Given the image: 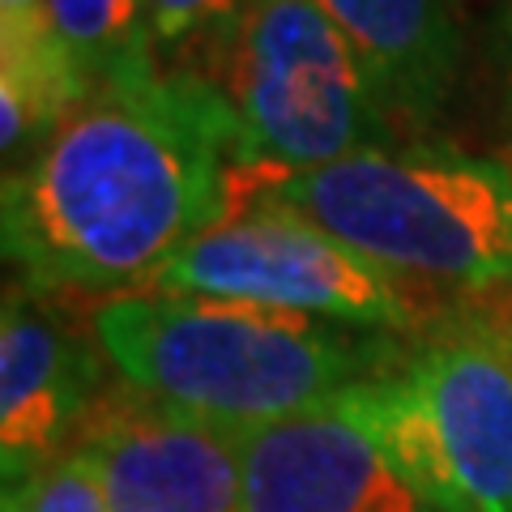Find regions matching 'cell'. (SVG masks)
<instances>
[{
  "label": "cell",
  "instance_id": "cell-14",
  "mask_svg": "<svg viewBox=\"0 0 512 512\" xmlns=\"http://www.w3.org/2000/svg\"><path fill=\"white\" fill-rule=\"evenodd\" d=\"M487 69H491L495 94H500V111L508 120V133H512V0L495 9V18H491V30H487Z\"/></svg>",
  "mask_w": 512,
  "mask_h": 512
},
{
  "label": "cell",
  "instance_id": "cell-2",
  "mask_svg": "<svg viewBox=\"0 0 512 512\" xmlns=\"http://www.w3.org/2000/svg\"><path fill=\"white\" fill-rule=\"evenodd\" d=\"M90 329L133 389L231 431L329 406L393 363L355 325L141 286L111 295Z\"/></svg>",
  "mask_w": 512,
  "mask_h": 512
},
{
  "label": "cell",
  "instance_id": "cell-13",
  "mask_svg": "<svg viewBox=\"0 0 512 512\" xmlns=\"http://www.w3.org/2000/svg\"><path fill=\"white\" fill-rule=\"evenodd\" d=\"M244 9L248 0H150L154 52H175V47L205 52Z\"/></svg>",
  "mask_w": 512,
  "mask_h": 512
},
{
  "label": "cell",
  "instance_id": "cell-7",
  "mask_svg": "<svg viewBox=\"0 0 512 512\" xmlns=\"http://www.w3.org/2000/svg\"><path fill=\"white\" fill-rule=\"evenodd\" d=\"M111 512H248L239 431L133 389L94 402L73 440Z\"/></svg>",
  "mask_w": 512,
  "mask_h": 512
},
{
  "label": "cell",
  "instance_id": "cell-1",
  "mask_svg": "<svg viewBox=\"0 0 512 512\" xmlns=\"http://www.w3.org/2000/svg\"><path fill=\"white\" fill-rule=\"evenodd\" d=\"M235 120L197 69L124 64L5 175V256L39 291L146 286L227 214Z\"/></svg>",
  "mask_w": 512,
  "mask_h": 512
},
{
  "label": "cell",
  "instance_id": "cell-11",
  "mask_svg": "<svg viewBox=\"0 0 512 512\" xmlns=\"http://www.w3.org/2000/svg\"><path fill=\"white\" fill-rule=\"evenodd\" d=\"M52 30L90 82L124 64L154 60L150 0H47Z\"/></svg>",
  "mask_w": 512,
  "mask_h": 512
},
{
  "label": "cell",
  "instance_id": "cell-9",
  "mask_svg": "<svg viewBox=\"0 0 512 512\" xmlns=\"http://www.w3.org/2000/svg\"><path fill=\"white\" fill-rule=\"evenodd\" d=\"M99 380L82 333L39 308L26 291H9L0 320V457L5 487L52 461L64 436L90 414Z\"/></svg>",
  "mask_w": 512,
  "mask_h": 512
},
{
  "label": "cell",
  "instance_id": "cell-15",
  "mask_svg": "<svg viewBox=\"0 0 512 512\" xmlns=\"http://www.w3.org/2000/svg\"><path fill=\"white\" fill-rule=\"evenodd\" d=\"M504 5H508V0H504Z\"/></svg>",
  "mask_w": 512,
  "mask_h": 512
},
{
  "label": "cell",
  "instance_id": "cell-8",
  "mask_svg": "<svg viewBox=\"0 0 512 512\" xmlns=\"http://www.w3.org/2000/svg\"><path fill=\"white\" fill-rule=\"evenodd\" d=\"M239 457L248 512H427L338 402L239 431Z\"/></svg>",
  "mask_w": 512,
  "mask_h": 512
},
{
  "label": "cell",
  "instance_id": "cell-4",
  "mask_svg": "<svg viewBox=\"0 0 512 512\" xmlns=\"http://www.w3.org/2000/svg\"><path fill=\"white\" fill-rule=\"evenodd\" d=\"M197 73L231 107L235 167L308 171L389 141V107L316 0H248Z\"/></svg>",
  "mask_w": 512,
  "mask_h": 512
},
{
  "label": "cell",
  "instance_id": "cell-5",
  "mask_svg": "<svg viewBox=\"0 0 512 512\" xmlns=\"http://www.w3.org/2000/svg\"><path fill=\"white\" fill-rule=\"evenodd\" d=\"M427 512H512V338H431L333 397Z\"/></svg>",
  "mask_w": 512,
  "mask_h": 512
},
{
  "label": "cell",
  "instance_id": "cell-3",
  "mask_svg": "<svg viewBox=\"0 0 512 512\" xmlns=\"http://www.w3.org/2000/svg\"><path fill=\"white\" fill-rule=\"evenodd\" d=\"M235 201L286 205L389 274L453 286L512 282V167L500 158L380 146L308 171L231 167Z\"/></svg>",
  "mask_w": 512,
  "mask_h": 512
},
{
  "label": "cell",
  "instance_id": "cell-10",
  "mask_svg": "<svg viewBox=\"0 0 512 512\" xmlns=\"http://www.w3.org/2000/svg\"><path fill=\"white\" fill-rule=\"evenodd\" d=\"M359 52L389 116L423 124L461 73L466 0H316Z\"/></svg>",
  "mask_w": 512,
  "mask_h": 512
},
{
  "label": "cell",
  "instance_id": "cell-12",
  "mask_svg": "<svg viewBox=\"0 0 512 512\" xmlns=\"http://www.w3.org/2000/svg\"><path fill=\"white\" fill-rule=\"evenodd\" d=\"M5 512H111L90 457L77 444L5 487Z\"/></svg>",
  "mask_w": 512,
  "mask_h": 512
},
{
  "label": "cell",
  "instance_id": "cell-6",
  "mask_svg": "<svg viewBox=\"0 0 512 512\" xmlns=\"http://www.w3.org/2000/svg\"><path fill=\"white\" fill-rule=\"evenodd\" d=\"M141 291L265 303L355 329H397L410 320L406 291L389 269L269 201H235Z\"/></svg>",
  "mask_w": 512,
  "mask_h": 512
}]
</instances>
